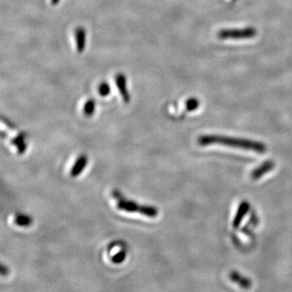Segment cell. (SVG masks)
Masks as SVG:
<instances>
[{"instance_id":"1","label":"cell","mask_w":292,"mask_h":292,"mask_svg":"<svg viewBox=\"0 0 292 292\" xmlns=\"http://www.w3.org/2000/svg\"><path fill=\"white\" fill-rule=\"evenodd\" d=\"M198 144L200 145L206 146L211 144H222V145L230 146L235 148L243 149L246 150H252L254 152H266L267 147L265 144L255 140L247 139L234 138L228 136H218V135H208V136H200L198 138Z\"/></svg>"},{"instance_id":"2","label":"cell","mask_w":292,"mask_h":292,"mask_svg":"<svg viewBox=\"0 0 292 292\" xmlns=\"http://www.w3.org/2000/svg\"><path fill=\"white\" fill-rule=\"evenodd\" d=\"M255 28H244V29H225L218 32L219 38L223 39H247L252 38L257 35Z\"/></svg>"},{"instance_id":"3","label":"cell","mask_w":292,"mask_h":292,"mask_svg":"<svg viewBox=\"0 0 292 292\" xmlns=\"http://www.w3.org/2000/svg\"><path fill=\"white\" fill-rule=\"evenodd\" d=\"M115 84L117 88L119 90V94L122 96L123 101L128 103L131 100L130 94L128 91V87H127V79L125 75L119 74L116 75L115 78Z\"/></svg>"},{"instance_id":"4","label":"cell","mask_w":292,"mask_h":292,"mask_svg":"<svg viewBox=\"0 0 292 292\" xmlns=\"http://www.w3.org/2000/svg\"><path fill=\"white\" fill-rule=\"evenodd\" d=\"M275 163L273 161H266V162H263L261 165L257 166L255 170H253L251 172V179L253 180H257V179H261L263 175L268 172H271L274 168H275Z\"/></svg>"},{"instance_id":"5","label":"cell","mask_w":292,"mask_h":292,"mask_svg":"<svg viewBox=\"0 0 292 292\" xmlns=\"http://www.w3.org/2000/svg\"><path fill=\"white\" fill-rule=\"evenodd\" d=\"M86 37L87 33L84 28L78 27L75 30V41H76V51L82 53L86 50Z\"/></svg>"},{"instance_id":"6","label":"cell","mask_w":292,"mask_h":292,"mask_svg":"<svg viewBox=\"0 0 292 292\" xmlns=\"http://www.w3.org/2000/svg\"><path fill=\"white\" fill-rule=\"evenodd\" d=\"M249 208L250 204L247 201H244L240 203L237 212H236V217L234 218L233 223H232L234 228L237 229L240 226L243 218L245 217L246 214L249 211Z\"/></svg>"},{"instance_id":"7","label":"cell","mask_w":292,"mask_h":292,"mask_svg":"<svg viewBox=\"0 0 292 292\" xmlns=\"http://www.w3.org/2000/svg\"><path fill=\"white\" fill-rule=\"evenodd\" d=\"M230 279L232 282H236L240 287L243 289H248L252 286V281L248 278L243 276L237 271H232L230 274Z\"/></svg>"},{"instance_id":"8","label":"cell","mask_w":292,"mask_h":292,"mask_svg":"<svg viewBox=\"0 0 292 292\" xmlns=\"http://www.w3.org/2000/svg\"><path fill=\"white\" fill-rule=\"evenodd\" d=\"M117 206L119 210L127 211V212H136L140 211V205L136 204L134 201H126L124 199H121L118 201Z\"/></svg>"},{"instance_id":"9","label":"cell","mask_w":292,"mask_h":292,"mask_svg":"<svg viewBox=\"0 0 292 292\" xmlns=\"http://www.w3.org/2000/svg\"><path fill=\"white\" fill-rule=\"evenodd\" d=\"M87 157L86 155L80 156V158L76 160V163L74 164L73 168H72V171H71V175L72 177H76L80 175L87 165Z\"/></svg>"},{"instance_id":"10","label":"cell","mask_w":292,"mask_h":292,"mask_svg":"<svg viewBox=\"0 0 292 292\" xmlns=\"http://www.w3.org/2000/svg\"><path fill=\"white\" fill-rule=\"evenodd\" d=\"M25 134L24 133H20V134L18 135L16 137L12 140V144H15V145L17 147L18 153L19 154H24L26 152V144L25 142Z\"/></svg>"},{"instance_id":"11","label":"cell","mask_w":292,"mask_h":292,"mask_svg":"<svg viewBox=\"0 0 292 292\" xmlns=\"http://www.w3.org/2000/svg\"><path fill=\"white\" fill-rule=\"evenodd\" d=\"M139 212L143 215L150 217V218H154L157 216L158 214V211L157 208L153 206H149V205H142L140 206V211Z\"/></svg>"},{"instance_id":"12","label":"cell","mask_w":292,"mask_h":292,"mask_svg":"<svg viewBox=\"0 0 292 292\" xmlns=\"http://www.w3.org/2000/svg\"><path fill=\"white\" fill-rule=\"evenodd\" d=\"M95 101L94 100L90 99L86 101L84 106V113L86 116H91L94 115L95 111Z\"/></svg>"},{"instance_id":"13","label":"cell","mask_w":292,"mask_h":292,"mask_svg":"<svg viewBox=\"0 0 292 292\" xmlns=\"http://www.w3.org/2000/svg\"><path fill=\"white\" fill-rule=\"evenodd\" d=\"M15 222L18 226H28L32 223V219L26 215H18L15 219Z\"/></svg>"},{"instance_id":"14","label":"cell","mask_w":292,"mask_h":292,"mask_svg":"<svg viewBox=\"0 0 292 292\" xmlns=\"http://www.w3.org/2000/svg\"><path fill=\"white\" fill-rule=\"evenodd\" d=\"M200 102L197 98H190L186 102V109L189 111H193L198 108Z\"/></svg>"},{"instance_id":"15","label":"cell","mask_w":292,"mask_h":292,"mask_svg":"<svg viewBox=\"0 0 292 292\" xmlns=\"http://www.w3.org/2000/svg\"><path fill=\"white\" fill-rule=\"evenodd\" d=\"M98 92L101 96L105 97V96L109 95L111 94V87H110L109 85L107 84V82H103L98 87Z\"/></svg>"},{"instance_id":"16","label":"cell","mask_w":292,"mask_h":292,"mask_svg":"<svg viewBox=\"0 0 292 292\" xmlns=\"http://www.w3.org/2000/svg\"><path fill=\"white\" fill-rule=\"evenodd\" d=\"M125 257H126V252L120 251L112 257V261L115 264H119L124 261Z\"/></svg>"},{"instance_id":"17","label":"cell","mask_w":292,"mask_h":292,"mask_svg":"<svg viewBox=\"0 0 292 292\" xmlns=\"http://www.w3.org/2000/svg\"><path fill=\"white\" fill-rule=\"evenodd\" d=\"M1 273H2L3 275H6L8 274V269L7 268L6 266H4V265H2L1 266Z\"/></svg>"},{"instance_id":"18","label":"cell","mask_w":292,"mask_h":292,"mask_svg":"<svg viewBox=\"0 0 292 292\" xmlns=\"http://www.w3.org/2000/svg\"><path fill=\"white\" fill-rule=\"evenodd\" d=\"M59 1H60V0H51V3L53 5H56L57 4L59 3Z\"/></svg>"}]
</instances>
